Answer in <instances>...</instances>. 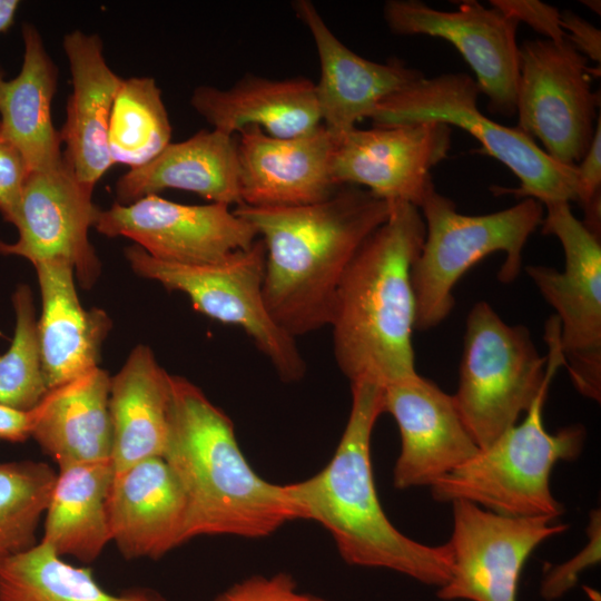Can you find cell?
<instances>
[{
  "mask_svg": "<svg viewBox=\"0 0 601 601\" xmlns=\"http://www.w3.org/2000/svg\"><path fill=\"white\" fill-rule=\"evenodd\" d=\"M391 210L392 203L349 185L311 205L234 209L265 245L264 299L283 331L295 338L329 325L348 265Z\"/></svg>",
  "mask_w": 601,
  "mask_h": 601,
  "instance_id": "6da1fadb",
  "label": "cell"
},
{
  "mask_svg": "<svg viewBox=\"0 0 601 601\" xmlns=\"http://www.w3.org/2000/svg\"><path fill=\"white\" fill-rule=\"evenodd\" d=\"M352 405L329 463L314 476L286 484L299 518L321 523L343 560L387 569L426 585L443 587L451 577L446 543L427 545L400 532L380 503L371 462V439L384 413V386L351 382Z\"/></svg>",
  "mask_w": 601,
  "mask_h": 601,
  "instance_id": "7a4b0ae2",
  "label": "cell"
},
{
  "mask_svg": "<svg viewBox=\"0 0 601 601\" xmlns=\"http://www.w3.org/2000/svg\"><path fill=\"white\" fill-rule=\"evenodd\" d=\"M162 459L187 504L186 542L199 535L263 538L299 518L286 485L260 477L230 418L188 380L171 375Z\"/></svg>",
  "mask_w": 601,
  "mask_h": 601,
  "instance_id": "3957f363",
  "label": "cell"
},
{
  "mask_svg": "<svg viewBox=\"0 0 601 601\" xmlns=\"http://www.w3.org/2000/svg\"><path fill=\"white\" fill-rule=\"evenodd\" d=\"M425 237L420 209L392 203L390 217L362 244L338 286L329 325L336 363L354 382L386 386L415 375L412 266Z\"/></svg>",
  "mask_w": 601,
  "mask_h": 601,
  "instance_id": "277c9868",
  "label": "cell"
},
{
  "mask_svg": "<svg viewBox=\"0 0 601 601\" xmlns=\"http://www.w3.org/2000/svg\"><path fill=\"white\" fill-rule=\"evenodd\" d=\"M559 332L553 315L545 327L549 356L543 357L525 326L506 324L484 300L471 308L453 398L480 450L514 426L564 365Z\"/></svg>",
  "mask_w": 601,
  "mask_h": 601,
  "instance_id": "5b68a950",
  "label": "cell"
},
{
  "mask_svg": "<svg viewBox=\"0 0 601 601\" xmlns=\"http://www.w3.org/2000/svg\"><path fill=\"white\" fill-rule=\"evenodd\" d=\"M425 237L412 266L415 326L426 331L441 324L455 300L453 288L475 264L495 252L505 260L499 280L513 282L522 266V250L530 235L541 225L543 205L525 198L516 205L486 215L460 214L453 200L435 186L420 205Z\"/></svg>",
  "mask_w": 601,
  "mask_h": 601,
  "instance_id": "8992f818",
  "label": "cell"
},
{
  "mask_svg": "<svg viewBox=\"0 0 601 601\" xmlns=\"http://www.w3.org/2000/svg\"><path fill=\"white\" fill-rule=\"evenodd\" d=\"M548 390L541 391L520 424L433 483V499L451 503L465 500L508 516L558 519L563 505L551 492V472L558 462L580 455L587 432L582 425L565 426L555 433L545 430Z\"/></svg>",
  "mask_w": 601,
  "mask_h": 601,
  "instance_id": "52a82bcc",
  "label": "cell"
},
{
  "mask_svg": "<svg viewBox=\"0 0 601 601\" xmlns=\"http://www.w3.org/2000/svg\"><path fill=\"white\" fill-rule=\"evenodd\" d=\"M481 93L475 79L463 72L422 78L380 102L370 119L375 126L436 121L472 135L487 155L506 166L520 180L516 197L533 198L542 205L578 203L575 166L552 159L533 138L518 127H506L487 118L477 108Z\"/></svg>",
  "mask_w": 601,
  "mask_h": 601,
  "instance_id": "ba28073f",
  "label": "cell"
},
{
  "mask_svg": "<svg viewBox=\"0 0 601 601\" xmlns=\"http://www.w3.org/2000/svg\"><path fill=\"white\" fill-rule=\"evenodd\" d=\"M125 256L139 276L186 294L198 312L244 329L283 381L296 382L304 376L306 364L295 338L276 324L265 304L266 249L260 238L209 264L162 262L136 244L125 249Z\"/></svg>",
  "mask_w": 601,
  "mask_h": 601,
  "instance_id": "9c48e42d",
  "label": "cell"
},
{
  "mask_svg": "<svg viewBox=\"0 0 601 601\" xmlns=\"http://www.w3.org/2000/svg\"><path fill=\"white\" fill-rule=\"evenodd\" d=\"M542 234L562 245L564 270L529 265L525 270L555 309L561 352L570 378L585 397H601V244L570 203L545 204Z\"/></svg>",
  "mask_w": 601,
  "mask_h": 601,
  "instance_id": "30bf717a",
  "label": "cell"
},
{
  "mask_svg": "<svg viewBox=\"0 0 601 601\" xmlns=\"http://www.w3.org/2000/svg\"><path fill=\"white\" fill-rule=\"evenodd\" d=\"M600 95L588 59L568 40H525L519 47L518 128L538 138L555 161L575 166L591 144Z\"/></svg>",
  "mask_w": 601,
  "mask_h": 601,
  "instance_id": "8fae6325",
  "label": "cell"
},
{
  "mask_svg": "<svg viewBox=\"0 0 601 601\" xmlns=\"http://www.w3.org/2000/svg\"><path fill=\"white\" fill-rule=\"evenodd\" d=\"M453 530L446 542L451 577L437 589L443 601H518L521 571L545 540L569 529L553 518L508 516L472 502H452Z\"/></svg>",
  "mask_w": 601,
  "mask_h": 601,
  "instance_id": "7c38bea8",
  "label": "cell"
},
{
  "mask_svg": "<svg viewBox=\"0 0 601 601\" xmlns=\"http://www.w3.org/2000/svg\"><path fill=\"white\" fill-rule=\"evenodd\" d=\"M230 206L218 203L184 205L158 195L100 209L93 227L107 237H126L151 257L199 265L246 249L258 238L253 225Z\"/></svg>",
  "mask_w": 601,
  "mask_h": 601,
  "instance_id": "4fadbf2b",
  "label": "cell"
},
{
  "mask_svg": "<svg viewBox=\"0 0 601 601\" xmlns=\"http://www.w3.org/2000/svg\"><path fill=\"white\" fill-rule=\"evenodd\" d=\"M391 32L424 35L451 42L473 69L492 114H516L519 22L477 1H462L455 11L434 9L418 0H388L383 8Z\"/></svg>",
  "mask_w": 601,
  "mask_h": 601,
  "instance_id": "5bb4252c",
  "label": "cell"
},
{
  "mask_svg": "<svg viewBox=\"0 0 601 601\" xmlns=\"http://www.w3.org/2000/svg\"><path fill=\"white\" fill-rule=\"evenodd\" d=\"M451 136L452 127L436 121L353 128L335 136L333 180L418 208L434 187L431 170L447 157Z\"/></svg>",
  "mask_w": 601,
  "mask_h": 601,
  "instance_id": "9a60e30c",
  "label": "cell"
},
{
  "mask_svg": "<svg viewBox=\"0 0 601 601\" xmlns=\"http://www.w3.org/2000/svg\"><path fill=\"white\" fill-rule=\"evenodd\" d=\"M65 161L53 169L32 171L23 187L14 226L18 239L0 240V254L20 256L33 265L52 259L70 263L83 288H91L100 262L89 242L98 208Z\"/></svg>",
  "mask_w": 601,
  "mask_h": 601,
  "instance_id": "2e32d148",
  "label": "cell"
},
{
  "mask_svg": "<svg viewBox=\"0 0 601 601\" xmlns=\"http://www.w3.org/2000/svg\"><path fill=\"white\" fill-rule=\"evenodd\" d=\"M384 412L394 417L401 435L396 489L431 486L480 451L453 395L417 373L384 386Z\"/></svg>",
  "mask_w": 601,
  "mask_h": 601,
  "instance_id": "e0dca14e",
  "label": "cell"
},
{
  "mask_svg": "<svg viewBox=\"0 0 601 601\" xmlns=\"http://www.w3.org/2000/svg\"><path fill=\"white\" fill-rule=\"evenodd\" d=\"M238 134L243 205H311L327 199L338 188L332 177L335 136L324 125L292 138L272 137L258 127Z\"/></svg>",
  "mask_w": 601,
  "mask_h": 601,
  "instance_id": "ac0fdd59",
  "label": "cell"
},
{
  "mask_svg": "<svg viewBox=\"0 0 601 601\" xmlns=\"http://www.w3.org/2000/svg\"><path fill=\"white\" fill-rule=\"evenodd\" d=\"M293 8L316 47L321 66L316 99L322 125L334 136L356 128L385 98L425 77L400 59L380 63L358 56L332 32L312 1H294Z\"/></svg>",
  "mask_w": 601,
  "mask_h": 601,
  "instance_id": "d6986e66",
  "label": "cell"
},
{
  "mask_svg": "<svg viewBox=\"0 0 601 601\" xmlns=\"http://www.w3.org/2000/svg\"><path fill=\"white\" fill-rule=\"evenodd\" d=\"M107 514L110 542L128 560L159 559L186 542L185 494L160 456L114 473Z\"/></svg>",
  "mask_w": 601,
  "mask_h": 601,
  "instance_id": "ffe728a7",
  "label": "cell"
},
{
  "mask_svg": "<svg viewBox=\"0 0 601 601\" xmlns=\"http://www.w3.org/2000/svg\"><path fill=\"white\" fill-rule=\"evenodd\" d=\"M62 46L72 82L66 120L59 131L66 146L63 159L76 178L93 191L115 165L108 147V129L122 78L108 66L98 35L73 30L63 37Z\"/></svg>",
  "mask_w": 601,
  "mask_h": 601,
  "instance_id": "44dd1931",
  "label": "cell"
},
{
  "mask_svg": "<svg viewBox=\"0 0 601 601\" xmlns=\"http://www.w3.org/2000/svg\"><path fill=\"white\" fill-rule=\"evenodd\" d=\"M33 266L42 298L37 322L42 371L51 390L98 366L112 323L105 311L81 306L70 263L52 259Z\"/></svg>",
  "mask_w": 601,
  "mask_h": 601,
  "instance_id": "7402d4cb",
  "label": "cell"
},
{
  "mask_svg": "<svg viewBox=\"0 0 601 601\" xmlns=\"http://www.w3.org/2000/svg\"><path fill=\"white\" fill-rule=\"evenodd\" d=\"M190 105L211 127L234 136L258 127L276 138L307 134L322 125L315 82L246 75L228 89L195 88Z\"/></svg>",
  "mask_w": 601,
  "mask_h": 601,
  "instance_id": "603a6c76",
  "label": "cell"
},
{
  "mask_svg": "<svg viewBox=\"0 0 601 601\" xmlns=\"http://www.w3.org/2000/svg\"><path fill=\"white\" fill-rule=\"evenodd\" d=\"M167 188L211 203L243 205L236 138L210 129L170 142L156 158L118 179L116 203L128 205Z\"/></svg>",
  "mask_w": 601,
  "mask_h": 601,
  "instance_id": "cb8c5ba5",
  "label": "cell"
},
{
  "mask_svg": "<svg viewBox=\"0 0 601 601\" xmlns=\"http://www.w3.org/2000/svg\"><path fill=\"white\" fill-rule=\"evenodd\" d=\"M171 375L142 344L110 377L109 414L114 473L150 457H162L171 398Z\"/></svg>",
  "mask_w": 601,
  "mask_h": 601,
  "instance_id": "d4e9b609",
  "label": "cell"
},
{
  "mask_svg": "<svg viewBox=\"0 0 601 601\" xmlns=\"http://www.w3.org/2000/svg\"><path fill=\"white\" fill-rule=\"evenodd\" d=\"M22 39L20 72L7 80L0 69V126L21 152L29 171H46L63 162L60 132L51 117L58 69L33 24L23 23Z\"/></svg>",
  "mask_w": 601,
  "mask_h": 601,
  "instance_id": "484cf974",
  "label": "cell"
},
{
  "mask_svg": "<svg viewBox=\"0 0 601 601\" xmlns=\"http://www.w3.org/2000/svg\"><path fill=\"white\" fill-rule=\"evenodd\" d=\"M110 376L98 366L49 390L36 408L31 437L59 467L110 460Z\"/></svg>",
  "mask_w": 601,
  "mask_h": 601,
  "instance_id": "4316f807",
  "label": "cell"
},
{
  "mask_svg": "<svg viewBox=\"0 0 601 601\" xmlns=\"http://www.w3.org/2000/svg\"><path fill=\"white\" fill-rule=\"evenodd\" d=\"M112 477L111 460L59 467L40 542L61 558L97 560L110 542L107 497Z\"/></svg>",
  "mask_w": 601,
  "mask_h": 601,
  "instance_id": "83f0119b",
  "label": "cell"
},
{
  "mask_svg": "<svg viewBox=\"0 0 601 601\" xmlns=\"http://www.w3.org/2000/svg\"><path fill=\"white\" fill-rule=\"evenodd\" d=\"M0 601H167L158 592L130 589L107 592L88 568L65 562L38 542L29 550L0 560Z\"/></svg>",
  "mask_w": 601,
  "mask_h": 601,
  "instance_id": "f1b7e54d",
  "label": "cell"
},
{
  "mask_svg": "<svg viewBox=\"0 0 601 601\" xmlns=\"http://www.w3.org/2000/svg\"><path fill=\"white\" fill-rule=\"evenodd\" d=\"M161 91L151 77L122 78L111 110L108 147L115 165L138 168L171 141Z\"/></svg>",
  "mask_w": 601,
  "mask_h": 601,
  "instance_id": "f546056e",
  "label": "cell"
},
{
  "mask_svg": "<svg viewBox=\"0 0 601 601\" xmlns=\"http://www.w3.org/2000/svg\"><path fill=\"white\" fill-rule=\"evenodd\" d=\"M57 472L37 461L0 462V560L35 546Z\"/></svg>",
  "mask_w": 601,
  "mask_h": 601,
  "instance_id": "4dcf8cb0",
  "label": "cell"
},
{
  "mask_svg": "<svg viewBox=\"0 0 601 601\" xmlns=\"http://www.w3.org/2000/svg\"><path fill=\"white\" fill-rule=\"evenodd\" d=\"M16 327L11 345L0 354V404L29 411L49 391L42 371L36 307L31 289L19 285L12 296Z\"/></svg>",
  "mask_w": 601,
  "mask_h": 601,
  "instance_id": "1f68e13d",
  "label": "cell"
},
{
  "mask_svg": "<svg viewBox=\"0 0 601 601\" xmlns=\"http://www.w3.org/2000/svg\"><path fill=\"white\" fill-rule=\"evenodd\" d=\"M588 543L584 548L562 564L546 571L541 581L540 594L546 601L562 598L579 581L580 574L595 565L601 559V513L592 510L587 526Z\"/></svg>",
  "mask_w": 601,
  "mask_h": 601,
  "instance_id": "d6a6232c",
  "label": "cell"
},
{
  "mask_svg": "<svg viewBox=\"0 0 601 601\" xmlns=\"http://www.w3.org/2000/svg\"><path fill=\"white\" fill-rule=\"evenodd\" d=\"M214 601H325L302 593L293 578L286 573L247 578L220 593Z\"/></svg>",
  "mask_w": 601,
  "mask_h": 601,
  "instance_id": "836d02e7",
  "label": "cell"
},
{
  "mask_svg": "<svg viewBox=\"0 0 601 601\" xmlns=\"http://www.w3.org/2000/svg\"><path fill=\"white\" fill-rule=\"evenodd\" d=\"M29 174L21 152L4 136L0 126V214L13 225Z\"/></svg>",
  "mask_w": 601,
  "mask_h": 601,
  "instance_id": "e575fe53",
  "label": "cell"
},
{
  "mask_svg": "<svg viewBox=\"0 0 601 601\" xmlns=\"http://www.w3.org/2000/svg\"><path fill=\"white\" fill-rule=\"evenodd\" d=\"M490 4L519 23L529 24L549 40H566L560 23L561 12L554 6L538 0H491Z\"/></svg>",
  "mask_w": 601,
  "mask_h": 601,
  "instance_id": "d590c367",
  "label": "cell"
},
{
  "mask_svg": "<svg viewBox=\"0 0 601 601\" xmlns=\"http://www.w3.org/2000/svg\"><path fill=\"white\" fill-rule=\"evenodd\" d=\"M560 23L566 40L587 59L601 61V31L571 10H564Z\"/></svg>",
  "mask_w": 601,
  "mask_h": 601,
  "instance_id": "8d00e7d4",
  "label": "cell"
},
{
  "mask_svg": "<svg viewBox=\"0 0 601 601\" xmlns=\"http://www.w3.org/2000/svg\"><path fill=\"white\" fill-rule=\"evenodd\" d=\"M36 408L23 411L0 404V440L12 443L27 441L32 435Z\"/></svg>",
  "mask_w": 601,
  "mask_h": 601,
  "instance_id": "74e56055",
  "label": "cell"
},
{
  "mask_svg": "<svg viewBox=\"0 0 601 601\" xmlns=\"http://www.w3.org/2000/svg\"><path fill=\"white\" fill-rule=\"evenodd\" d=\"M19 4L18 0H0V33L9 30L14 23Z\"/></svg>",
  "mask_w": 601,
  "mask_h": 601,
  "instance_id": "f35d334b",
  "label": "cell"
},
{
  "mask_svg": "<svg viewBox=\"0 0 601 601\" xmlns=\"http://www.w3.org/2000/svg\"><path fill=\"white\" fill-rule=\"evenodd\" d=\"M582 3H584V6H587L588 8H590L592 11H594L595 13L600 14L601 12V4H600V1L598 0H583L581 1Z\"/></svg>",
  "mask_w": 601,
  "mask_h": 601,
  "instance_id": "ab89813d",
  "label": "cell"
}]
</instances>
